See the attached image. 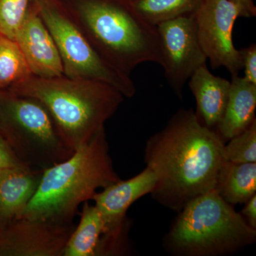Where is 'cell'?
I'll return each mask as SVG.
<instances>
[{
  "instance_id": "7402d4cb",
  "label": "cell",
  "mask_w": 256,
  "mask_h": 256,
  "mask_svg": "<svg viewBox=\"0 0 256 256\" xmlns=\"http://www.w3.org/2000/svg\"><path fill=\"white\" fill-rule=\"evenodd\" d=\"M242 62V69L244 70V78L248 82L256 85V45L252 44L250 46L239 50Z\"/></svg>"
},
{
  "instance_id": "d6986e66",
  "label": "cell",
  "mask_w": 256,
  "mask_h": 256,
  "mask_svg": "<svg viewBox=\"0 0 256 256\" xmlns=\"http://www.w3.org/2000/svg\"><path fill=\"white\" fill-rule=\"evenodd\" d=\"M202 0H140L134 8L148 23L159 24L196 12Z\"/></svg>"
},
{
  "instance_id": "603a6c76",
  "label": "cell",
  "mask_w": 256,
  "mask_h": 256,
  "mask_svg": "<svg viewBox=\"0 0 256 256\" xmlns=\"http://www.w3.org/2000/svg\"><path fill=\"white\" fill-rule=\"evenodd\" d=\"M18 168L28 166L20 161L0 133V171Z\"/></svg>"
},
{
  "instance_id": "7a4b0ae2",
  "label": "cell",
  "mask_w": 256,
  "mask_h": 256,
  "mask_svg": "<svg viewBox=\"0 0 256 256\" xmlns=\"http://www.w3.org/2000/svg\"><path fill=\"white\" fill-rule=\"evenodd\" d=\"M8 90L36 99L54 121L64 142L74 152L89 142L124 102V96L106 82L65 76H31Z\"/></svg>"
},
{
  "instance_id": "ac0fdd59",
  "label": "cell",
  "mask_w": 256,
  "mask_h": 256,
  "mask_svg": "<svg viewBox=\"0 0 256 256\" xmlns=\"http://www.w3.org/2000/svg\"><path fill=\"white\" fill-rule=\"evenodd\" d=\"M31 76L16 42L0 34V90H8Z\"/></svg>"
},
{
  "instance_id": "9a60e30c",
  "label": "cell",
  "mask_w": 256,
  "mask_h": 256,
  "mask_svg": "<svg viewBox=\"0 0 256 256\" xmlns=\"http://www.w3.org/2000/svg\"><path fill=\"white\" fill-rule=\"evenodd\" d=\"M42 172L28 168L0 171V223L22 216L36 191Z\"/></svg>"
},
{
  "instance_id": "4fadbf2b",
  "label": "cell",
  "mask_w": 256,
  "mask_h": 256,
  "mask_svg": "<svg viewBox=\"0 0 256 256\" xmlns=\"http://www.w3.org/2000/svg\"><path fill=\"white\" fill-rule=\"evenodd\" d=\"M188 84L196 100L197 118L216 131L225 111L230 82L210 73L206 64L192 74Z\"/></svg>"
},
{
  "instance_id": "6da1fadb",
  "label": "cell",
  "mask_w": 256,
  "mask_h": 256,
  "mask_svg": "<svg viewBox=\"0 0 256 256\" xmlns=\"http://www.w3.org/2000/svg\"><path fill=\"white\" fill-rule=\"evenodd\" d=\"M224 146L193 109L176 111L146 142L144 162L156 176L152 198L178 213L194 198L214 190L226 161Z\"/></svg>"
},
{
  "instance_id": "277c9868",
  "label": "cell",
  "mask_w": 256,
  "mask_h": 256,
  "mask_svg": "<svg viewBox=\"0 0 256 256\" xmlns=\"http://www.w3.org/2000/svg\"><path fill=\"white\" fill-rule=\"evenodd\" d=\"M119 180L104 129L68 159L42 172L22 216L70 223L80 204L92 200L98 188Z\"/></svg>"
},
{
  "instance_id": "30bf717a",
  "label": "cell",
  "mask_w": 256,
  "mask_h": 256,
  "mask_svg": "<svg viewBox=\"0 0 256 256\" xmlns=\"http://www.w3.org/2000/svg\"><path fill=\"white\" fill-rule=\"evenodd\" d=\"M161 44L165 78L180 99L192 74L206 65L194 14L168 20L156 25Z\"/></svg>"
},
{
  "instance_id": "8fae6325",
  "label": "cell",
  "mask_w": 256,
  "mask_h": 256,
  "mask_svg": "<svg viewBox=\"0 0 256 256\" xmlns=\"http://www.w3.org/2000/svg\"><path fill=\"white\" fill-rule=\"evenodd\" d=\"M70 223L21 216L0 223V256H62L74 230Z\"/></svg>"
},
{
  "instance_id": "e0dca14e",
  "label": "cell",
  "mask_w": 256,
  "mask_h": 256,
  "mask_svg": "<svg viewBox=\"0 0 256 256\" xmlns=\"http://www.w3.org/2000/svg\"><path fill=\"white\" fill-rule=\"evenodd\" d=\"M104 229L97 207L84 202L80 222L69 236L62 256H97Z\"/></svg>"
},
{
  "instance_id": "2e32d148",
  "label": "cell",
  "mask_w": 256,
  "mask_h": 256,
  "mask_svg": "<svg viewBox=\"0 0 256 256\" xmlns=\"http://www.w3.org/2000/svg\"><path fill=\"white\" fill-rule=\"evenodd\" d=\"M214 190L230 204H244L256 194V162H224Z\"/></svg>"
},
{
  "instance_id": "5bb4252c",
  "label": "cell",
  "mask_w": 256,
  "mask_h": 256,
  "mask_svg": "<svg viewBox=\"0 0 256 256\" xmlns=\"http://www.w3.org/2000/svg\"><path fill=\"white\" fill-rule=\"evenodd\" d=\"M256 85L244 77H232L228 101L216 132L228 142L245 131L256 120Z\"/></svg>"
},
{
  "instance_id": "44dd1931",
  "label": "cell",
  "mask_w": 256,
  "mask_h": 256,
  "mask_svg": "<svg viewBox=\"0 0 256 256\" xmlns=\"http://www.w3.org/2000/svg\"><path fill=\"white\" fill-rule=\"evenodd\" d=\"M32 0H0V34L14 40Z\"/></svg>"
},
{
  "instance_id": "d4e9b609",
  "label": "cell",
  "mask_w": 256,
  "mask_h": 256,
  "mask_svg": "<svg viewBox=\"0 0 256 256\" xmlns=\"http://www.w3.org/2000/svg\"><path fill=\"white\" fill-rule=\"evenodd\" d=\"M236 5L239 10V16L242 18H252L256 16V6L254 0H230Z\"/></svg>"
},
{
  "instance_id": "3957f363",
  "label": "cell",
  "mask_w": 256,
  "mask_h": 256,
  "mask_svg": "<svg viewBox=\"0 0 256 256\" xmlns=\"http://www.w3.org/2000/svg\"><path fill=\"white\" fill-rule=\"evenodd\" d=\"M65 8L92 48L114 68L130 75L146 62L162 65L156 26L128 0H74Z\"/></svg>"
},
{
  "instance_id": "ffe728a7",
  "label": "cell",
  "mask_w": 256,
  "mask_h": 256,
  "mask_svg": "<svg viewBox=\"0 0 256 256\" xmlns=\"http://www.w3.org/2000/svg\"><path fill=\"white\" fill-rule=\"evenodd\" d=\"M224 146L226 160L236 163L256 162V120Z\"/></svg>"
},
{
  "instance_id": "cb8c5ba5",
  "label": "cell",
  "mask_w": 256,
  "mask_h": 256,
  "mask_svg": "<svg viewBox=\"0 0 256 256\" xmlns=\"http://www.w3.org/2000/svg\"><path fill=\"white\" fill-rule=\"evenodd\" d=\"M244 204L240 214L248 225L256 230V194Z\"/></svg>"
},
{
  "instance_id": "ba28073f",
  "label": "cell",
  "mask_w": 256,
  "mask_h": 256,
  "mask_svg": "<svg viewBox=\"0 0 256 256\" xmlns=\"http://www.w3.org/2000/svg\"><path fill=\"white\" fill-rule=\"evenodd\" d=\"M198 41L212 69L224 67L232 77L242 70L240 52L234 46L233 28L239 16L230 0H202L196 12Z\"/></svg>"
},
{
  "instance_id": "7c38bea8",
  "label": "cell",
  "mask_w": 256,
  "mask_h": 256,
  "mask_svg": "<svg viewBox=\"0 0 256 256\" xmlns=\"http://www.w3.org/2000/svg\"><path fill=\"white\" fill-rule=\"evenodd\" d=\"M14 41L22 52L32 75L42 78L64 76L58 48L32 1Z\"/></svg>"
},
{
  "instance_id": "52a82bcc",
  "label": "cell",
  "mask_w": 256,
  "mask_h": 256,
  "mask_svg": "<svg viewBox=\"0 0 256 256\" xmlns=\"http://www.w3.org/2000/svg\"><path fill=\"white\" fill-rule=\"evenodd\" d=\"M57 48L64 76L106 82L124 97L136 92L130 75L114 68L92 48L68 10L58 0H32Z\"/></svg>"
},
{
  "instance_id": "8992f818",
  "label": "cell",
  "mask_w": 256,
  "mask_h": 256,
  "mask_svg": "<svg viewBox=\"0 0 256 256\" xmlns=\"http://www.w3.org/2000/svg\"><path fill=\"white\" fill-rule=\"evenodd\" d=\"M0 133L20 161L32 170L44 171L74 152L40 101L10 90H0Z\"/></svg>"
},
{
  "instance_id": "5b68a950",
  "label": "cell",
  "mask_w": 256,
  "mask_h": 256,
  "mask_svg": "<svg viewBox=\"0 0 256 256\" xmlns=\"http://www.w3.org/2000/svg\"><path fill=\"white\" fill-rule=\"evenodd\" d=\"M256 240V229L212 190L178 212L165 236L164 246L174 256H222L235 254Z\"/></svg>"
},
{
  "instance_id": "484cf974",
  "label": "cell",
  "mask_w": 256,
  "mask_h": 256,
  "mask_svg": "<svg viewBox=\"0 0 256 256\" xmlns=\"http://www.w3.org/2000/svg\"><path fill=\"white\" fill-rule=\"evenodd\" d=\"M128 1L130 2L134 3L140 1V0H128Z\"/></svg>"
},
{
  "instance_id": "9c48e42d",
  "label": "cell",
  "mask_w": 256,
  "mask_h": 256,
  "mask_svg": "<svg viewBox=\"0 0 256 256\" xmlns=\"http://www.w3.org/2000/svg\"><path fill=\"white\" fill-rule=\"evenodd\" d=\"M156 184V176L150 168L146 169L126 181L119 180L96 192L92 200L100 212L104 229L102 242L108 252L121 254L127 252L128 208L144 195L150 194Z\"/></svg>"
}]
</instances>
